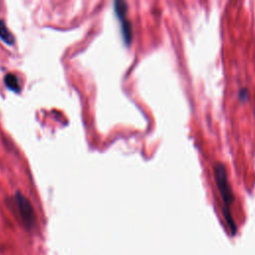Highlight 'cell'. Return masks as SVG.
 <instances>
[{"instance_id": "7a4b0ae2", "label": "cell", "mask_w": 255, "mask_h": 255, "mask_svg": "<svg viewBox=\"0 0 255 255\" xmlns=\"http://www.w3.org/2000/svg\"><path fill=\"white\" fill-rule=\"evenodd\" d=\"M15 202L20 217L27 228H31L35 224V212L30 201L20 192L15 194Z\"/></svg>"}, {"instance_id": "3957f363", "label": "cell", "mask_w": 255, "mask_h": 255, "mask_svg": "<svg viewBox=\"0 0 255 255\" xmlns=\"http://www.w3.org/2000/svg\"><path fill=\"white\" fill-rule=\"evenodd\" d=\"M0 39L7 45L11 46L14 44V36L8 30L6 24L3 20H0Z\"/></svg>"}, {"instance_id": "5b68a950", "label": "cell", "mask_w": 255, "mask_h": 255, "mask_svg": "<svg viewBox=\"0 0 255 255\" xmlns=\"http://www.w3.org/2000/svg\"><path fill=\"white\" fill-rule=\"evenodd\" d=\"M239 98L242 100V101H245L246 99H248V91L247 89H241L239 91Z\"/></svg>"}, {"instance_id": "277c9868", "label": "cell", "mask_w": 255, "mask_h": 255, "mask_svg": "<svg viewBox=\"0 0 255 255\" xmlns=\"http://www.w3.org/2000/svg\"><path fill=\"white\" fill-rule=\"evenodd\" d=\"M4 83L5 86L9 89L12 90L14 92H18L20 90V83H19V79L17 78L16 75L14 74H6L5 78H4Z\"/></svg>"}, {"instance_id": "6da1fadb", "label": "cell", "mask_w": 255, "mask_h": 255, "mask_svg": "<svg viewBox=\"0 0 255 255\" xmlns=\"http://www.w3.org/2000/svg\"><path fill=\"white\" fill-rule=\"evenodd\" d=\"M213 171H214V178H215L220 196L224 203L223 211H224L225 219H226L230 229L234 232L236 227H235L234 221H233V219L231 217V213H230V205L234 201V194H233L232 188L229 184L225 167L221 162H216L213 165Z\"/></svg>"}]
</instances>
